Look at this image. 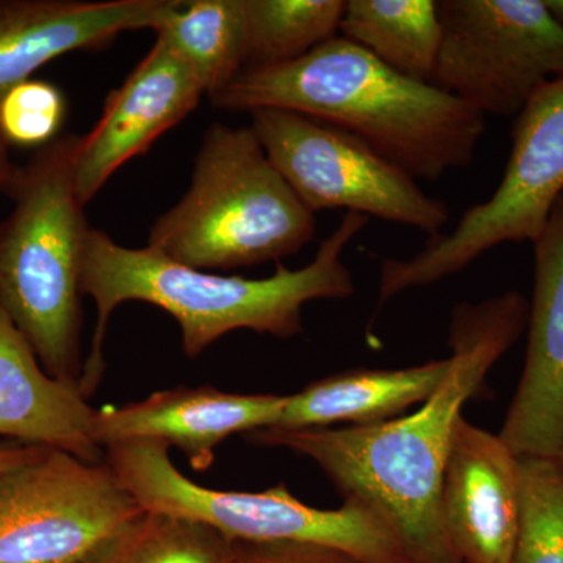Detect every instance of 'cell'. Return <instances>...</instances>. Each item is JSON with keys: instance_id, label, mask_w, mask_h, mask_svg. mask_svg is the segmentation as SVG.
I'll return each instance as SVG.
<instances>
[{"instance_id": "4", "label": "cell", "mask_w": 563, "mask_h": 563, "mask_svg": "<svg viewBox=\"0 0 563 563\" xmlns=\"http://www.w3.org/2000/svg\"><path fill=\"white\" fill-rule=\"evenodd\" d=\"M79 136L41 147L5 188L14 209L0 224V302L51 376L80 383V296L91 228L74 185Z\"/></svg>"}, {"instance_id": "3", "label": "cell", "mask_w": 563, "mask_h": 563, "mask_svg": "<svg viewBox=\"0 0 563 563\" xmlns=\"http://www.w3.org/2000/svg\"><path fill=\"white\" fill-rule=\"evenodd\" d=\"M369 218L346 211L335 231L322 240L313 262L299 269L277 263L265 279L220 276L166 258L151 247L121 246L106 232L92 229L85 250L81 292L98 310L95 336L79 388L87 398L102 379V343L111 313L122 302L154 303L179 322L188 357L239 329L290 339L302 332V309L318 299H347L354 277L343 251L368 225Z\"/></svg>"}, {"instance_id": "10", "label": "cell", "mask_w": 563, "mask_h": 563, "mask_svg": "<svg viewBox=\"0 0 563 563\" xmlns=\"http://www.w3.org/2000/svg\"><path fill=\"white\" fill-rule=\"evenodd\" d=\"M143 512L106 462L41 448L0 473V563H84Z\"/></svg>"}, {"instance_id": "23", "label": "cell", "mask_w": 563, "mask_h": 563, "mask_svg": "<svg viewBox=\"0 0 563 563\" xmlns=\"http://www.w3.org/2000/svg\"><path fill=\"white\" fill-rule=\"evenodd\" d=\"M66 101L55 85L25 80L0 99V136L9 146H47L57 140Z\"/></svg>"}, {"instance_id": "2", "label": "cell", "mask_w": 563, "mask_h": 563, "mask_svg": "<svg viewBox=\"0 0 563 563\" xmlns=\"http://www.w3.org/2000/svg\"><path fill=\"white\" fill-rule=\"evenodd\" d=\"M209 98L218 109H280L336 125L415 180L472 165L485 131L483 113L343 36L298 60L243 70Z\"/></svg>"}, {"instance_id": "27", "label": "cell", "mask_w": 563, "mask_h": 563, "mask_svg": "<svg viewBox=\"0 0 563 563\" xmlns=\"http://www.w3.org/2000/svg\"><path fill=\"white\" fill-rule=\"evenodd\" d=\"M553 20L563 29V0H543Z\"/></svg>"}, {"instance_id": "19", "label": "cell", "mask_w": 563, "mask_h": 563, "mask_svg": "<svg viewBox=\"0 0 563 563\" xmlns=\"http://www.w3.org/2000/svg\"><path fill=\"white\" fill-rule=\"evenodd\" d=\"M154 32L190 66L206 95L243 73V0H180Z\"/></svg>"}, {"instance_id": "22", "label": "cell", "mask_w": 563, "mask_h": 563, "mask_svg": "<svg viewBox=\"0 0 563 563\" xmlns=\"http://www.w3.org/2000/svg\"><path fill=\"white\" fill-rule=\"evenodd\" d=\"M521 517L510 563H563V466L520 457Z\"/></svg>"}, {"instance_id": "6", "label": "cell", "mask_w": 563, "mask_h": 563, "mask_svg": "<svg viewBox=\"0 0 563 563\" xmlns=\"http://www.w3.org/2000/svg\"><path fill=\"white\" fill-rule=\"evenodd\" d=\"M106 465L144 510L191 518L243 542L321 544L365 563H412L401 537L368 504L344 498L340 509H317L287 485L265 492H222L192 483L158 440L109 444Z\"/></svg>"}, {"instance_id": "12", "label": "cell", "mask_w": 563, "mask_h": 563, "mask_svg": "<svg viewBox=\"0 0 563 563\" xmlns=\"http://www.w3.org/2000/svg\"><path fill=\"white\" fill-rule=\"evenodd\" d=\"M202 95L206 90L190 66L155 41L124 84L110 92L98 124L77 140L74 185L80 202L87 206L122 165L184 121Z\"/></svg>"}, {"instance_id": "26", "label": "cell", "mask_w": 563, "mask_h": 563, "mask_svg": "<svg viewBox=\"0 0 563 563\" xmlns=\"http://www.w3.org/2000/svg\"><path fill=\"white\" fill-rule=\"evenodd\" d=\"M9 144L5 140L0 136V190L5 188L7 181L10 180L11 173H13V166H11L9 155Z\"/></svg>"}, {"instance_id": "7", "label": "cell", "mask_w": 563, "mask_h": 563, "mask_svg": "<svg viewBox=\"0 0 563 563\" xmlns=\"http://www.w3.org/2000/svg\"><path fill=\"white\" fill-rule=\"evenodd\" d=\"M562 196L563 77L544 85L515 118L512 151L492 198L466 210L453 232L429 239L413 257L385 258L379 306L463 272L499 244H532Z\"/></svg>"}, {"instance_id": "20", "label": "cell", "mask_w": 563, "mask_h": 563, "mask_svg": "<svg viewBox=\"0 0 563 563\" xmlns=\"http://www.w3.org/2000/svg\"><path fill=\"white\" fill-rule=\"evenodd\" d=\"M244 69L272 68L309 54L340 32L343 0H243Z\"/></svg>"}, {"instance_id": "13", "label": "cell", "mask_w": 563, "mask_h": 563, "mask_svg": "<svg viewBox=\"0 0 563 563\" xmlns=\"http://www.w3.org/2000/svg\"><path fill=\"white\" fill-rule=\"evenodd\" d=\"M440 517L459 562L510 563L520 529V455L463 417L444 466Z\"/></svg>"}, {"instance_id": "25", "label": "cell", "mask_w": 563, "mask_h": 563, "mask_svg": "<svg viewBox=\"0 0 563 563\" xmlns=\"http://www.w3.org/2000/svg\"><path fill=\"white\" fill-rule=\"evenodd\" d=\"M41 448L44 446H35V444H9V446H0V473L20 465L22 462L29 461L33 455L40 453Z\"/></svg>"}, {"instance_id": "11", "label": "cell", "mask_w": 563, "mask_h": 563, "mask_svg": "<svg viewBox=\"0 0 563 563\" xmlns=\"http://www.w3.org/2000/svg\"><path fill=\"white\" fill-rule=\"evenodd\" d=\"M532 246L523 373L498 435L520 457L563 466V196Z\"/></svg>"}, {"instance_id": "18", "label": "cell", "mask_w": 563, "mask_h": 563, "mask_svg": "<svg viewBox=\"0 0 563 563\" xmlns=\"http://www.w3.org/2000/svg\"><path fill=\"white\" fill-rule=\"evenodd\" d=\"M340 32L402 76L431 84L442 44L435 0H350Z\"/></svg>"}, {"instance_id": "8", "label": "cell", "mask_w": 563, "mask_h": 563, "mask_svg": "<svg viewBox=\"0 0 563 563\" xmlns=\"http://www.w3.org/2000/svg\"><path fill=\"white\" fill-rule=\"evenodd\" d=\"M442 44L431 85L479 113L517 118L563 77V29L543 0H439Z\"/></svg>"}, {"instance_id": "16", "label": "cell", "mask_w": 563, "mask_h": 563, "mask_svg": "<svg viewBox=\"0 0 563 563\" xmlns=\"http://www.w3.org/2000/svg\"><path fill=\"white\" fill-rule=\"evenodd\" d=\"M96 413L79 385L43 368L0 302V435L103 463L106 450L95 439Z\"/></svg>"}, {"instance_id": "24", "label": "cell", "mask_w": 563, "mask_h": 563, "mask_svg": "<svg viewBox=\"0 0 563 563\" xmlns=\"http://www.w3.org/2000/svg\"><path fill=\"white\" fill-rule=\"evenodd\" d=\"M232 563H365L354 555L298 542H243L235 540Z\"/></svg>"}, {"instance_id": "17", "label": "cell", "mask_w": 563, "mask_h": 563, "mask_svg": "<svg viewBox=\"0 0 563 563\" xmlns=\"http://www.w3.org/2000/svg\"><path fill=\"white\" fill-rule=\"evenodd\" d=\"M450 357L399 369H350L307 385L288 396L279 421L272 428H329L351 422L354 428L379 424L422 404L442 385Z\"/></svg>"}, {"instance_id": "21", "label": "cell", "mask_w": 563, "mask_h": 563, "mask_svg": "<svg viewBox=\"0 0 563 563\" xmlns=\"http://www.w3.org/2000/svg\"><path fill=\"white\" fill-rule=\"evenodd\" d=\"M233 551L235 540L202 521L144 510L84 563H232Z\"/></svg>"}, {"instance_id": "1", "label": "cell", "mask_w": 563, "mask_h": 563, "mask_svg": "<svg viewBox=\"0 0 563 563\" xmlns=\"http://www.w3.org/2000/svg\"><path fill=\"white\" fill-rule=\"evenodd\" d=\"M528 317L529 301L518 291L455 306L448 336L450 369L412 415L362 428H263L244 437L257 446L287 448L312 459L344 498L383 515L412 563H461L440 517L454 428L493 365L526 332Z\"/></svg>"}, {"instance_id": "15", "label": "cell", "mask_w": 563, "mask_h": 563, "mask_svg": "<svg viewBox=\"0 0 563 563\" xmlns=\"http://www.w3.org/2000/svg\"><path fill=\"white\" fill-rule=\"evenodd\" d=\"M180 0H0V99L41 66L98 49L122 32L155 31Z\"/></svg>"}, {"instance_id": "5", "label": "cell", "mask_w": 563, "mask_h": 563, "mask_svg": "<svg viewBox=\"0 0 563 563\" xmlns=\"http://www.w3.org/2000/svg\"><path fill=\"white\" fill-rule=\"evenodd\" d=\"M314 235L313 211L277 172L252 128L214 124L203 136L190 188L152 225L147 247L211 272L279 263Z\"/></svg>"}, {"instance_id": "9", "label": "cell", "mask_w": 563, "mask_h": 563, "mask_svg": "<svg viewBox=\"0 0 563 563\" xmlns=\"http://www.w3.org/2000/svg\"><path fill=\"white\" fill-rule=\"evenodd\" d=\"M252 131L277 172L313 211L346 209L440 235L446 203L352 133L295 111H251Z\"/></svg>"}, {"instance_id": "14", "label": "cell", "mask_w": 563, "mask_h": 563, "mask_svg": "<svg viewBox=\"0 0 563 563\" xmlns=\"http://www.w3.org/2000/svg\"><path fill=\"white\" fill-rule=\"evenodd\" d=\"M288 396L239 395L203 385L152 393L118 409L98 410L95 439L99 446L158 440L179 448L192 468L207 472L214 450L235 433L272 428L279 421Z\"/></svg>"}]
</instances>
